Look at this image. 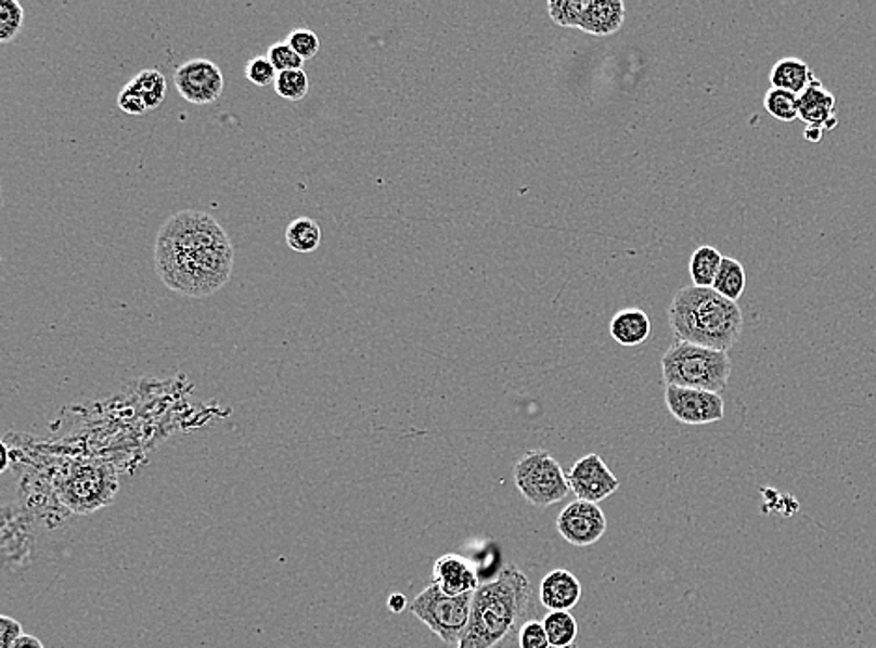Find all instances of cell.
I'll return each mask as SVG.
<instances>
[{
	"label": "cell",
	"mask_w": 876,
	"mask_h": 648,
	"mask_svg": "<svg viewBox=\"0 0 876 648\" xmlns=\"http://www.w3.org/2000/svg\"><path fill=\"white\" fill-rule=\"evenodd\" d=\"M234 260L229 234L206 211H178L155 237V271L169 290L185 298H208L221 290L232 277Z\"/></svg>",
	"instance_id": "obj_1"
},
{
	"label": "cell",
	"mask_w": 876,
	"mask_h": 648,
	"mask_svg": "<svg viewBox=\"0 0 876 648\" xmlns=\"http://www.w3.org/2000/svg\"><path fill=\"white\" fill-rule=\"evenodd\" d=\"M534 588L518 567H506L473 595L472 619L456 648H506L533 613Z\"/></svg>",
	"instance_id": "obj_2"
},
{
	"label": "cell",
	"mask_w": 876,
	"mask_h": 648,
	"mask_svg": "<svg viewBox=\"0 0 876 648\" xmlns=\"http://www.w3.org/2000/svg\"><path fill=\"white\" fill-rule=\"evenodd\" d=\"M669 325L677 340L729 351L738 342L744 327L740 307L720 296L714 288L684 286L669 307Z\"/></svg>",
	"instance_id": "obj_3"
},
{
	"label": "cell",
	"mask_w": 876,
	"mask_h": 648,
	"mask_svg": "<svg viewBox=\"0 0 876 648\" xmlns=\"http://www.w3.org/2000/svg\"><path fill=\"white\" fill-rule=\"evenodd\" d=\"M731 368L727 351L710 350L677 338L661 358V374L668 387L703 389L720 394L727 387Z\"/></svg>",
	"instance_id": "obj_4"
},
{
	"label": "cell",
	"mask_w": 876,
	"mask_h": 648,
	"mask_svg": "<svg viewBox=\"0 0 876 648\" xmlns=\"http://www.w3.org/2000/svg\"><path fill=\"white\" fill-rule=\"evenodd\" d=\"M514 484L521 497L534 508L557 505L570 493L568 475L559 462L544 449L524 454L513 469Z\"/></svg>",
	"instance_id": "obj_5"
},
{
	"label": "cell",
	"mask_w": 876,
	"mask_h": 648,
	"mask_svg": "<svg viewBox=\"0 0 876 648\" xmlns=\"http://www.w3.org/2000/svg\"><path fill=\"white\" fill-rule=\"evenodd\" d=\"M473 595L449 596L431 583L415 596L410 611L446 645L459 647L472 619Z\"/></svg>",
	"instance_id": "obj_6"
},
{
	"label": "cell",
	"mask_w": 876,
	"mask_h": 648,
	"mask_svg": "<svg viewBox=\"0 0 876 648\" xmlns=\"http://www.w3.org/2000/svg\"><path fill=\"white\" fill-rule=\"evenodd\" d=\"M666 405L682 425H710L725 417V402L718 392L687 387H666Z\"/></svg>",
	"instance_id": "obj_7"
},
{
	"label": "cell",
	"mask_w": 876,
	"mask_h": 648,
	"mask_svg": "<svg viewBox=\"0 0 876 648\" xmlns=\"http://www.w3.org/2000/svg\"><path fill=\"white\" fill-rule=\"evenodd\" d=\"M175 87L185 102L209 105L224 92V75L216 62L191 59L175 72Z\"/></svg>",
	"instance_id": "obj_8"
},
{
	"label": "cell",
	"mask_w": 876,
	"mask_h": 648,
	"mask_svg": "<svg viewBox=\"0 0 876 648\" xmlns=\"http://www.w3.org/2000/svg\"><path fill=\"white\" fill-rule=\"evenodd\" d=\"M555 527L568 544L576 547L593 546L606 534V514L596 503L574 501L561 510Z\"/></svg>",
	"instance_id": "obj_9"
},
{
	"label": "cell",
	"mask_w": 876,
	"mask_h": 648,
	"mask_svg": "<svg viewBox=\"0 0 876 648\" xmlns=\"http://www.w3.org/2000/svg\"><path fill=\"white\" fill-rule=\"evenodd\" d=\"M568 484L578 500L596 505L611 497L620 488L619 479L609 471L598 454H587L572 464L568 471Z\"/></svg>",
	"instance_id": "obj_10"
},
{
	"label": "cell",
	"mask_w": 876,
	"mask_h": 648,
	"mask_svg": "<svg viewBox=\"0 0 876 648\" xmlns=\"http://www.w3.org/2000/svg\"><path fill=\"white\" fill-rule=\"evenodd\" d=\"M167 98V81L159 69H142L118 94V107L126 115L141 116L159 107Z\"/></svg>",
	"instance_id": "obj_11"
},
{
	"label": "cell",
	"mask_w": 876,
	"mask_h": 648,
	"mask_svg": "<svg viewBox=\"0 0 876 648\" xmlns=\"http://www.w3.org/2000/svg\"><path fill=\"white\" fill-rule=\"evenodd\" d=\"M431 583H436L449 596L467 595L480 587L479 575L472 562L456 554L441 555L434 562Z\"/></svg>",
	"instance_id": "obj_12"
},
{
	"label": "cell",
	"mask_w": 876,
	"mask_h": 648,
	"mask_svg": "<svg viewBox=\"0 0 876 648\" xmlns=\"http://www.w3.org/2000/svg\"><path fill=\"white\" fill-rule=\"evenodd\" d=\"M798 98H800V120L806 124V128L832 131L839 126L836 95L832 94L819 79L811 82Z\"/></svg>",
	"instance_id": "obj_13"
},
{
	"label": "cell",
	"mask_w": 876,
	"mask_h": 648,
	"mask_svg": "<svg viewBox=\"0 0 876 648\" xmlns=\"http://www.w3.org/2000/svg\"><path fill=\"white\" fill-rule=\"evenodd\" d=\"M581 583L567 568H557L540 581L539 600L550 611H572L581 600Z\"/></svg>",
	"instance_id": "obj_14"
},
{
	"label": "cell",
	"mask_w": 876,
	"mask_h": 648,
	"mask_svg": "<svg viewBox=\"0 0 876 648\" xmlns=\"http://www.w3.org/2000/svg\"><path fill=\"white\" fill-rule=\"evenodd\" d=\"M627 17V7L620 0H587L580 30L587 35L611 36L619 33Z\"/></svg>",
	"instance_id": "obj_15"
},
{
	"label": "cell",
	"mask_w": 876,
	"mask_h": 648,
	"mask_svg": "<svg viewBox=\"0 0 876 648\" xmlns=\"http://www.w3.org/2000/svg\"><path fill=\"white\" fill-rule=\"evenodd\" d=\"M609 333L617 345H643L650 337V317L641 309H624L611 317Z\"/></svg>",
	"instance_id": "obj_16"
},
{
	"label": "cell",
	"mask_w": 876,
	"mask_h": 648,
	"mask_svg": "<svg viewBox=\"0 0 876 648\" xmlns=\"http://www.w3.org/2000/svg\"><path fill=\"white\" fill-rule=\"evenodd\" d=\"M816 77L813 69L809 68L808 62L802 59H782L774 64V68L770 72V85L772 88H782L793 94H802L803 90L815 81Z\"/></svg>",
	"instance_id": "obj_17"
},
{
	"label": "cell",
	"mask_w": 876,
	"mask_h": 648,
	"mask_svg": "<svg viewBox=\"0 0 876 648\" xmlns=\"http://www.w3.org/2000/svg\"><path fill=\"white\" fill-rule=\"evenodd\" d=\"M284 239L292 250H296L299 255H310L320 247L322 230L314 219L297 217L288 224V229L284 232Z\"/></svg>",
	"instance_id": "obj_18"
},
{
	"label": "cell",
	"mask_w": 876,
	"mask_h": 648,
	"mask_svg": "<svg viewBox=\"0 0 876 648\" xmlns=\"http://www.w3.org/2000/svg\"><path fill=\"white\" fill-rule=\"evenodd\" d=\"M722 252L710 247V245H703L699 249L695 250L690 260V275L694 281V286H701V288H712L716 275L722 265Z\"/></svg>",
	"instance_id": "obj_19"
},
{
	"label": "cell",
	"mask_w": 876,
	"mask_h": 648,
	"mask_svg": "<svg viewBox=\"0 0 876 648\" xmlns=\"http://www.w3.org/2000/svg\"><path fill=\"white\" fill-rule=\"evenodd\" d=\"M720 296L731 299V301H738L742 294L746 290V270L738 260L735 258L723 257L720 271L716 275L714 284H712Z\"/></svg>",
	"instance_id": "obj_20"
},
{
	"label": "cell",
	"mask_w": 876,
	"mask_h": 648,
	"mask_svg": "<svg viewBox=\"0 0 876 648\" xmlns=\"http://www.w3.org/2000/svg\"><path fill=\"white\" fill-rule=\"evenodd\" d=\"M542 624L546 628L548 639L552 647L565 648L576 645L580 626L570 611H550L544 617Z\"/></svg>",
	"instance_id": "obj_21"
},
{
	"label": "cell",
	"mask_w": 876,
	"mask_h": 648,
	"mask_svg": "<svg viewBox=\"0 0 876 648\" xmlns=\"http://www.w3.org/2000/svg\"><path fill=\"white\" fill-rule=\"evenodd\" d=\"M764 108L780 122H795L800 118V98L782 88H770L764 95Z\"/></svg>",
	"instance_id": "obj_22"
},
{
	"label": "cell",
	"mask_w": 876,
	"mask_h": 648,
	"mask_svg": "<svg viewBox=\"0 0 876 648\" xmlns=\"http://www.w3.org/2000/svg\"><path fill=\"white\" fill-rule=\"evenodd\" d=\"M275 92L288 102H301L309 94V75L305 69H292L276 75Z\"/></svg>",
	"instance_id": "obj_23"
},
{
	"label": "cell",
	"mask_w": 876,
	"mask_h": 648,
	"mask_svg": "<svg viewBox=\"0 0 876 648\" xmlns=\"http://www.w3.org/2000/svg\"><path fill=\"white\" fill-rule=\"evenodd\" d=\"M587 0H552L548 2V12L555 25L565 28H580Z\"/></svg>",
	"instance_id": "obj_24"
},
{
	"label": "cell",
	"mask_w": 876,
	"mask_h": 648,
	"mask_svg": "<svg viewBox=\"0 0 876 648\" xmlns=\"http://www.w3.org/2000/svg\"><path fill=\"white\" fill-rule=\"evenodd\" d=\"M25 23V8L17 0H0V41L10 43L21 35Z\"/></svg>",
	"instance_id": "obj_25"
},
{
	"label": "cell",
	"mask_w": 876,
	"mask_h": 648,
	"mask_svg": "<svg viewBox=\"0 0 876 648\" xmlns=\"http://www.w3.org/2000/svg\"><path fill=\"white\" fill-rule=\"evenodd\" d=\"M266 56L270 59L273 68L276 69V74L292 72V69H304V59H301L286 41H276V43L270 46Z\"/></svg>",
	"instance_id": "obj_26"
},
{
	"label": "cell",
	"mask_w": 876,
	"mask_h": 648,
	"mask_svg": "<svg viewBox=\"0 0 876 648\" xmlns=\"http://www.w3.org/2000/svg\"><path fill=\"white\" fill-rule=\"evenodd\" d=\"M286 43L296 51L304 61H312L320 51V38L309 28H294Z\"/></svg>",
	"instance_id": "obj_27"
},
{
	"label": "cell",
	"mask_w": 876,
	"mask_h": 648,
	"mask_svg": "<svg viewBox=\"0 0 876 648\" xmlns=\"http://www.w3.org/2000/svg\"><path fill=\"white\" fill-rule=\"evenodd\" d=\"M276 69L273 68L268 56H253L247 66H245V77L247 81L257 85V87H270L271 82L275 85Z\"/></svg>",
	"instance_id": "obj_28"
},
{
	"label": "cell",
	"mask_w": 876,
	"mask_h": 648,
	"mask_svg": "<svg viewBox=\"0 0 876 648\" xmlns=\"http://www.w3.org/2000/svg\"><path fill=\"white\" fill-rule=\"evenodd\" d=\"M519 648H550V639H548L546 628L540 621L529 619V621L519 628L518 634Z\"/></svg>",
	"instance_id": "obj_29"
},
{
	"label": "cell",
	"mask_w": 876,
	"mask_h": 648,
	"mask_svg": "<svg viewBox=\"0 0 876 648\" xmlns=\"http://www.w3.org/2000/svg\"><path fill=\"white\" fill-rule=\"evenodd\" d=\"M23 635V626L8 614L0 617V648H12L14 643Z\"/></svg>",
	"instance_id": "obj_30"
},
{
	"label": "cell",
	"mask_w": 876,
	"mask_h": 648,
	"mask_svg": "<svg viewBox=\"0 0 876 648\" xmlns=\"http://www.w3.org/2000/svg\"><path fill=\"white\" fill-rule=\"evenodd\" d=\"M387 608L391 609L392 613H402V611L408 608V600H405L404 595L395 593V595L389 596V600H387Z\"/></svg>",
	"instance_id": "obj_31"
},
{
	"label": "cell",
	"mask_w": 876,
	"mask_h": 648,
	"mask_svg": "<svg viewBox=\"0 0 876 648\" xmlns=\"http://www.w3.org/2000/svg\"><path fill=\"white\" fill-rule=\"evenodd\" d=\"M12 648H46L43 647V643L35 637V635L23 634L21 635L20 639L14 643V647Z\"/></svg>",
	"instance_id": "obj_32"
},
{
	"label": "cell",
	"mask_w": 876,
	"mask_h": 648,
	"mask_svg": "<svg viewBox=\"0 0 876 648\" xmlns=\"http://www.w3.org/2000/svg\"><path fill=\"white\" fill-rule=\"evenodd\" d=\"M823 129H815V128H806L803 131V135H806V141L809 142H821L823 141Z\"/></svg>",
	"instance_id": "obj_33"
},
{
	"label": "cell",
	"mask_w": 876,
	"mask_h": 648,
	"mask_svg": "<svg viewBox=\"0 0 876 648\" xmlns=\"http://www.w3.org/2000/svg\"><path fill=\"white\" fill-rule=\"evenodd\" d=\"M8 469V446L0 445V471Z\"/></svg>",
	"instance_id": "obj_34"
},
{
	"label": "cell",
	"mask_w": 876,
	"mask_h": 648,
	"mask_svg": "<svg viewBox=\"0 0 876 648\" xmlns=\"http://www.w3.org/2000/svg\"><path fill=\"white\" fill-rule=\"evenodd\" d=\"M550 648H555V647H550ZM565 648H578V647H576V645H572V647H565Z\"/></svg>",
	"instance_id": "obj_35"
}]
</instances>
